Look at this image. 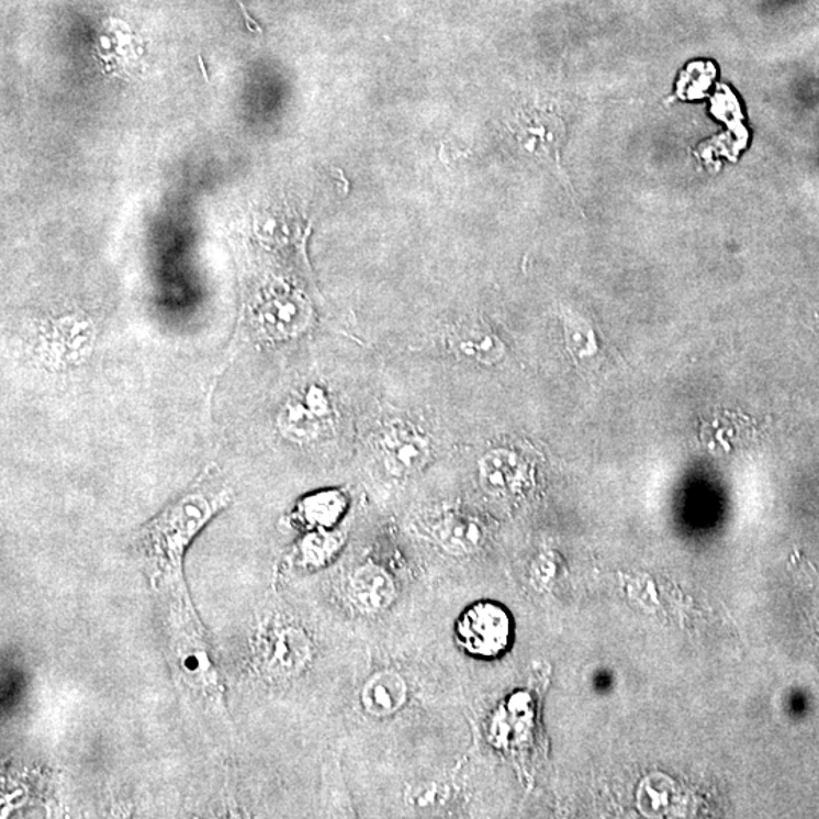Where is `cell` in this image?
Listing matches in <instances>:
<instances>
[{"instance_id": "277c9868", "label": "cell", "mask_w": 819, "mask_h": 819, "mask_svg": "<svg viewBox=\"0 0 819 819\" xmlns=\"http://www.w3.org/2000/svg\"><path fill=\"white\" fill-rule=\"evenodd\" d=\"M456 639L472 658L498 659L513 642L512 615L498 603L472 604L456 624Z\"/></svg>"}, {"instance_id": "e0dca14e", "label": "cell", "mask_w": 819, "mask_h": 819, "mask_svg": "<svg viewBox=\"0 0 819 819\" xmlns=\"http://www.w3.org/2000/svg\"><path fill=\"white\" fill-rule=\"evenodd\" d=\"M815 592H817V608H815V626H817V635L819 639V582H815Z\"/></svg>"}, {"instance_id": "52a82bcc", "label": "cell", "mask_w": 819, "mask_h": 819, "mask_svg": "<svg viewBox=\"0 0 819 819\" xmlns=\"http://www.w3.org/2000/svg\"><path fill=\"white\" fill-rule=\"evenodd\" d=\"M407 699V685L395 672H380L364 686L361 703L369 714L389 717L403 707Z\"/></svg>"}, {"instance_id": "9a60e30c", "label": "cell", "mask_w": 819, "mask_h": 819, "mask_svg": "<svg viewBox=\"0 0 819 819\" xmlns=\"http://www.w3.org/2000/svg\"><path fill=\"white\" fill-rule=\"evenodd\" d=\"M302 401L322 420L327 419L332 415V401H329L327 392L321 385H308L307 391L302 395Z\"/></svg>"}, {"instance_id": "8fae6325", "label": "cell", "mask_w": 819, "mask_h": 819, "mask_svg": "<svg viewBox=\"0 0 819 819\" xmlns=\"http://www.w3.org/2000/svg\"><path fill=\"white\" fill-rule=\"evenodd\" d=\"M456 351L474 363L492 366L506 354V346L493 333L469 329L456 337Z\"/></svg>"}, {"instance_id": "5bb4252c", "label": "cell", "mask_w": 819, "mask_h": 819, "mask_svg": "<svg viewBox=\"0 0 819 819\" xmlns=\"http://www.w3.org/2000/svg\"><path fill=\"white\" fill-rule=\"evenodd\" d=\"M339 548L340 539L333 532H312L301 545V558L305 563L319 566L332 559Z\"/></svg>"}, {"instance_id": "9c48e42d", "label": "cell", "mask_w": 819, "mask_h": 819, "mask_svg": "<svg viewBox=\"0 0 819 819\" xmlns=\"http://www.w3.org/2000/svg\"><path fill=\"white\" fill-rule=\"evenodd\" d=\"M352 594L364 610H383L395 598V586L391 576L375 564H368L352 580Z\"/></svg>"}, {"instance_id": "8992f818", "label": "cell", "mask_w": 819, "mask_h": 819, "mask_svg": "<svg viewBox=\"0 0 819 819\" xmlns=\"http://www.w3.org/2000/svg\"><path fill=\"white\" fill-rule=\"evenodd\" d=\"M254 324L266 339H293L312 324V308L300 296L272 298L257 310Z\"/></svg>"}, {"instance_id": "30bf717a", "label": "cell", "mask_w": 819, "mask_h": 819, "mask_svg": "<svg viewBox=\"0 0 819 819\" xmlns=\"http://www.w3.org/2000/svg\"><path fill=\"white\" fill-rule=\"evenodd\" d=\"M520 475L519 457L511 449H492L480 461V480L491 493H504L516 486Z\"/></svg>"}, {"instance_id": "6da1fadb", "label": "cell", "mask_w": 819, "mask_h": 819, "mask_svg": "<svg viewBox=\"0 0 819 819\" xmlns=\"http://www.w3.org/2000/svg\"><path fill=\"white\" fill-rule=\"evenodd\" d=\"M233 496V489L210 467L143 525L135 536L134 550L155 586L166 587L175 596L189 595L182 575L186 552L202 528L229 506Z\"/></svg>"}, {"instance_id": "7c38bea8", "label": "cell", "mask_w": 819, "mask_h": 819, "mask_svg": "<svg viewBox=\"0 0 819 819\" xmlns=\"http://www.w3.org/2000/svg\"><path fill=\"white\" fill-rule=\"evenodd\" d=\"M345 508L346 500L340 492L325 491L302 501L300 515L310 527L329 528L344 515Z\"/></svg>"}, {"instance_id": "2e32d148", "label": "cell", "mask_w": 819, "mask_h": 819, "mask_svg": "<svg viewBox=\"0 0 819 819\" xmlns=\"http://www.w3.org/2000/svg\"><path fill=\"white\" fill-rule=\"evenodd\" d=\"M566 329L568 344H570L572 352H575L576 356L584 357L590 356V354L594 351V349H592V334L583 324L571 322V324H568Z\"/></svg>"}, {"instance_id": "ba28073f", "label": "cell", "mask_w": 819, "mask_h": 819, "mask_svg": "<svg viewBox=\"0 0 819 819\" xmlns=\"http://www.w3.org/2000/svg\"><path fill=\"white\" fill-rule=\"evenodd\" d=\"M278 429L284 439L296 445L314 442L322 433V419L314 415L302 397H290L277 417Z\"/></svg>"}, {"instance_id": "ac0fdd59", "label": "cell", "mask_w": 819, "mask_h": 819, "mask_svg": "<svg viewBox=\"0 0 819 819\" xmlns=\"http://www.w3.org/2000/svg\"><path fill=\"white\" fill-rule=\"evenodd\" d=\"M198 61H199V66H201L202 75H204L205 81L210 82L209 74H206V69H205V65H204V59H202L201 55H199Z\"/></svg>"}, {"instance_id": "5b68a950", "label": "cell", "mask_w": 819, "mask_h": 819, "mask_svg": "<svg viewBox=\"0 0 819 819\" xmlns=\"http://www.w3.org/2000/svg\"><path fill=\"white\" fill-rule=\"evenodd\" d=\"M380 449L385 468L395 475H407L420 471L431 457V445L427 436L413 425L395 423L381 435Z\"/></svg>"}, {"instance_id": "4fadbf2b", "label": "cell", "mask_w": 819, "mask_h": 819, "mask_svg": "<svg viewBox=\"0 0 819 819\" xmlns=\"http://www.w3.org/2000/svg\"><path fill=\"white\" fill-rule=\"evenodd\" d=\"M439 538L448 550L468 552L475 550L483 540V528L475 520L448 519L439 528Z\"/></svg>"}, {"instance_id": "7a4b0ae2", "label": "cell", "mask_w": 819, "mask_h": 819, "mask_svg": "<svg viewBox=\"0 0 819 819\" xmlns=\"http://www.w3.org/2000/svg\"><path fill=\"white\" fill-rule=\"evenodd\" d=\"M98 336V322L83 310L52 314L35 324L33 356L47 372L71 371L91 359Z\"/></svg>"}, {"instance_id": "3957f363", "label": "cell", "mask_w": 819, "mask_h": 819, "mask_svg": "<svg viewBox=\"0 0 819 819\" xmlns=\"http://www.w3.org/2000/svg\"><path fill=\"white\" fill-rule=\"evenodd\" d=\"M173 622L177 630L173 653L177 655L178 672L186 678L187 685L198 691L199 695L218 702L222 698V687L216 666L189 595L177 596V615H173Z\"/></svg>"}]
</instances>
